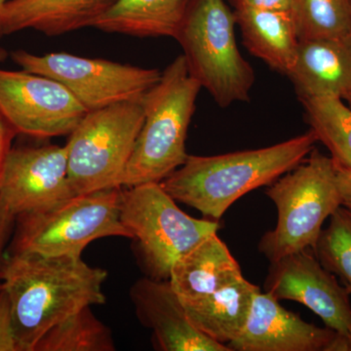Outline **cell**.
<instances>
[{
    "label": "cell",
    "mask_w": 351,
    "mask_h": 351,
    "mask_svg": "<svg viewBox=\"0 0 351 351\" xmlns=\"http://www.w3.org/2000/svg\"><path fill=\"white\" fill-rule=\"evenodd\" d=\"M235 27L233 9L225 0H191L175 38L189 73L221 108L250 100L255 83L254 69L237 46Z\"/></svg>",
    "instance_id": "obj_5"
},
{
    "label": "cell",
    "mask_w": 351,
    "mask_h": 351,
    "mask_svg": "<svg viewBox=\"0 0 351 351\" xmlns=\"http://www.w3.org/2000/svg\"><path fill=\"white\" fill-rule=\"evenodd\" d=\"M144 117L143 99L87 112L66 144L69 179L76 195L121 188Z\"/></svg>",
    "instance_id": "obj_8"
},
{
    "label": "cell",
    "mask_w": 351,
    "mask_h": 351,
    "mask_svg": "<svg viewBox=\"0 0 351 351\" xmlns=\"http://www.w3.org/2000/svg\"><path fill=\"white\" fill-rule=\"evenodd\" d=\"M122 188L78 195L43 211L16 217L10 253L82 257L94 240L133 239L120 221Z\"/></svg>",
    "instance_id": "obj_6"
},
{
    "label": "cell",
    "mask_w": 351,
    "mask_h": 351,
    "mask_svg": "<svg viewBox=\"0 0 351 351\" xmlns=\"http://www.w3.org/2000/svg\"><path fill=\"white\" fill-rule=\"evenodd\" d=\"M265 195L277 209L276 228L265 233L258 245L269 263L314 250L325 221L341 206L336 166L331 157L316 149L272 182Z\"/></svg>",
    "instance_id": "obj_4"
},
{
    "label": "cell",
    "mask_w": 351,
    "mask_h": 351,
    "mask_svg": "<svg viewBox=\"0 0 351 351\" xmlns=\"http://www.w3.org/2000/svg\"><path fill=\"white\" fill-rule=\"evenodd\" d=\"M87 110L61 83L29 71L0 69V115L15 133L69 136Z\"/></svg>",
    "instance_id": "obj_10"
},
{
    "label": "cell",
    "mask_w": 351,
    "mask_h": 351,
    "mask_svg": "<svg viewBox=\"0 0 351 351\" xmlns=\"http://www.w3.org/2000/svg\"><path fill=\"white\" fill-rule=\"evenodd\" d=\"M348 351H351V339H350V343H348Z\"/></svg>",
    "instance_id": "obj_32"
},
{
    "label": "cell",
    "mask_w": 351,
    "mask_h": 351,
    "mask_svg": "<svg viewBox=\"0 0 351 351\" xmlns=\"http://www.w3.org/2000/svg\"><path fill=\"white\" fill-rule=\"evenodd\" d=\"M11 59L24 71L63 84L87 112L142 100L161 76L157 69L64 52L36 55L20 49L11 53Z\"/></svg>",
    "instance_id": "obj_9"
},
{
    "label": "cell",
    "mask_w": 351,
    "mask_h": 351,
    "mask_svg": "<svg viewBox=\"0 0 351 351\" xmlns=\"http://www.w3.org/2000/svg\"><path fill=\"white\" fill-rule=\"evenodd\" d=\"M232 351H348V343L328 327L307 323L258 290L248 319L228 345Z\"/></svg>",
    "instance_id": "obj_13"
},
{
    "label": "cell",
    "mask_w": 351,
    "mask_h": 351,
    "mask_svg": "<svg viewBox=\"0 0 351 351\" xmlns=\"http://www.w3.org/2000/svg\"><path fill=\"white\" fill-rule=\"evenodd\" d=\"M317 142L329 149L337 169L351 170V107L332 97L299 98Z\"/></svg>",
    "instance_id": "obj_21"
},
{
    "label": "cell",
    "mask_w": 351,
    "mask_h": 351,
    "mask_svg": "<svg viewBox=\"0 0 351 351\" xmlns=\"http://www.w3.org/2000/svg\"><path fill=\"white\" fill-rule=\"evenodd\" d=\"M241 267L218 232L203 239L173 265L169 282L182 306L242 278Z\"/></svg>",
    "instance_id": "obj_17"
},
{
    "label": "cell",
    "mask_w": 351,
    "mask_h": 351,
    "mask_svg": "<svg viewBox=\"0 0 351 351\" xmlns=\"http://www.w3.org/2000/svg\"><path fill=\"white\" fill-rule=\"evenodd\" d=\"M112 332L85 307L51 328L34 346V351H113Z\"/></svg>",
    "instance_id": "obj_22"
},
{
    "label": "cell",
    "mask_w": 351,
    "mask_h": 351,
    "mask_svg": "<svg viewBox=\"0 0 351 351\" xmlns=\"http://www.w3.org/2000/svg\"><path fill=\"white\" fill-rule=\"evenodd\" d=\"M293 0H230L233 8L249 7L263 10L291 11Z\"/></svg>",
    "instance_id": "obj_26"
},
{
    "label": "cell",
    "mask_w": 351,
    "mask_h": 351,
    "mask_svg": "<svg viewBox=\"0 0 351 351\" xmlns=\"http://www.w3.org/2000/svg\"><path fill=\"white\" fill-rule=\"evenodd\" d=\"M346 101H348V103L350 104V107H351V98L348 99V100Z\"/></svg>",
    "instance_id": "obj_33"
},
{
    "label": "cell",
    "mask_w": 351,
    "mask_h": 351,
    "mask_svg": "<svg viewBox=\"0 0 351 351\" xmlns=\"http://www.w3.org/2000/svg\"><path fill=\"white\" fill-rule=\"evenodd\" d=\"M337 182L341 205L351 209V170L337 169Z\"/></svg>",
    "instance_id": "obj_29"
},
{
    "label": "cell",
    "mask_w": 351,
    "mask_h": 351,
    "mask_svg": "<svg viewBox=\"0 0 351 351\" xmlns=\"http://www.w3.org/2000/svg\"><path fill=\"white\" fill-rule=\"evenodd\" d=\"M17 134L11 128L10 125L0 115V182L3 174L4 166H5L7 156L12 149L13 138Z\"/></svg>",
    "instance_id": "obj_28"
},
{
    "label": "cell",
    "mask_w": 351,
    "mask_h": 351,
    "mask_svg": "<svg viewBox=\"0 0 351 351\" xmlns=\"http://www.w3.org/2000/svg\"><path fill=\"white\" fill-rule=\"evenodd\" d=\"M7 1H8V0H0V8H1Z\"/></svg>",
    "instance_id": "obj_31"
},
{
    "label": "cell",
    "mask_w": 351,
    "mask_h": 351,
    "mask_svg": "<svg viewBox=\"0 0 351 351\" xmlns=\"http://www.w3.org/2000/svg\"><path fill=\"white\" fill-rule=\"evenodd\" d=\"M233 13L247 50L270 69L287 75L300 43L291 11L237 7Z\"/></svg>",
    "instance_id": "obj_18"
},
{
    "label": "cell",
    "mask_w": 351,
    "mask_h": 351,
    "mask_svg": "<svg viewBox=\"0 0 351 351\" xmlns=\"http://www.w3.org/2000/svg\"><path fill=\"white\" fill-rule=\"evenodd\" d=\"M0 351H19L14 335L10 301L2 287L0 289Z\"/></svg>",
    "instance_id": "obj_25"
},
{
    "label": "cell",
    "mask_w": 351,
    "mask_h": 351,
    "mask_svg": "<svg viewBox=\"0 0 351 351\" xmlns=\"http://www.w3.org/2000/svg\"><path fill=\"white\" fill-rule=\"evenodd\" d=\"M107 276L82 257L9 254L0 265V283L10 301L19 351H34L51 328L85 307L105 304Z\"/></svg>",
    "instance_id": "obj_1"
},
{
    "label": "cell",
    "mask_w": 351,
    "mask_h": 351,
    "mask_svg": "<svg viewBox=\"0 0 351 351\" xmlns=\"http://www.w3.org/2000/svg\"><path fill=\"white\" fill-rule=\"evenodd\" d=\"M191 0H117L92 27L136 38H176Z\"/></svg>",
    "instance_id": "obj_19"
},
{
    "label": "cell",
    "mask_w": 351,
    "mask_h": 351,
    "mask_svg": "<svg viewBox=\"0 0 351 351\" xmlns=\"http://www.w3.org/2000/svg\"><path fill=\"white\" fill-rule=\"evenodd\" d=\"M66 145L12 147L0 182V200L15 217L43 211L75 196Z\"/></svg>",
    "instance_id": "obj_12"
},
{
    "label": "cell",
    "mask_w": 351,
    "mask_h": 351,
    "mask_svg": "<svg viewBox=\"0 0 351 351\" xmlns=\"http://www.w3.org/2000/svg\"><path fill=\"white\" fill-rule=\"evenodd\" d=\"M2 286H1V283H0V289H1Z\"/></svg>",
    "instance_id": "obj_34"
},
{
    "label": "cell",
    "mask_w": 351,
    "mask_h": 351,
    "mask_svg": "<svg viewBox=\"0 0 351 351\" xmlns=\"http://www.w3.org/2000/svg\"><path fill=\"white\" fill-rule=\"evenodd\" d=\"M130 295L138 319L152 331L157 350L232 351L193 326L169 280L145 277L132 286Z\"/></svg>",
    "instance_id": "obj_14"
},
{
    "label": "cell",
    "mask_w": 351,
    "mask_h": 351,
    "mask_svg": "<svg viewBox=\"0 0 351 351\" xmlns=\"http://www.w3.org/2000/svg\"><path fill=\"white\" fill-rule=\"evenodd\" d=\"M125 189L120 221L137 241L147 277L169 280L174 263L219 230L218 221L193 218L182 211L160 182Z\"/></svg>",
    "instance_id": "obj_7"
},
{
    "label": "cell",
    "mask_w": 351,
    "mask_h": 351,
    "mask_svg": "<svg viewBox=\"0 0 351 351\" xmlns=\"http://www.w3.org/2000/svg\"><path fill=\"white\" fill-rule=\"evenodd\" d=\"M329 219L313 252L351 295V209L341 205Z\"/></svg>",
    "instance_id": "obj_24"
},
{
    "label": "cell",
    "mask_w": 351,
    "mask_h": 351,
    "mask_svg": "<svg viewBox=\"0 0 351 351\" xmlns=\"http://www.w3.org/2000/svg\"><path fill=\"white\" fill-rule=\"evenodd\" d=\"M8 52L4 48L0 47V63L5 61L7 58H8Z\"/></svg>",
    "instance_id": "obj_30"
},
{
    "label": "cell",
    "mask_w": 351,
    "mask_h": 351,
    "mask_svg": "<svg viewBox=\"0 0 351 351\" xmlns=\"http://www.w3.org/2000/svg\"><path fill=\"white\" fill-rule=\"evenodd\" d=\"M298 98H351V34L300 41L287 75Z\"/></svg>",
    "instance_id": "obj_15"
},
{
    "label": "cell",
    "mask_w": 351,
    "mask_h": 351,
    "mask_svg": "<svg viewBox=\"0 0 351 351\" xmlns=\"http://www.w3.org/2000/svg\"><path fill=\"white\" fill-rule=\"evenodd\" d=\"M16 217L14 216L5 205L0 200V265L3 261V253L7 241L10 239L11 233L15 228Z\"/></svg>",
    "instance_id": "obj_27"
},
{
    "label": "cell",
    "mask_w": 351,
    "mask_h": 351,
    "mask_svg": "<svg viewBox=\"0 0 351 351\" xmlns=\"http://www.w3.org/2000/svg\"><path fill=\"white\" fill-rule=\"evenodd\" d=\"M265 290L278 301L304 304L322 319L325 326L350 343V294L311 249L270 263Z\"/></svg>",
    "instance_id": "obj_11"
},
{
    "label": "cell",
    "mask_w": 351,
    "mask_h": 351,
    "mask_svg": "<svg viewBox=\"0 0 351 351\" xmlns=\"http://www.w3.org/2000/svg\"><path fill=\"white\" fill-rule=\"evenodd\" d=\"M202 89L182 55L161 73L143 98L144 123L120 179L121 188L161 182L186 162V142Z\"/></svg>",
    "instance_id": "obj_3"
},
{
    "label": "cell",
    "mask_w": 351,
    "mask_h": 351,
    "mask_svg": "<svg viewBox=\"0 0 351 351\" xmlns=\"http://www.w3.org/2000/svg\"><path fill=\"white\" fill-rule=\"evenodd\" d=\"M316 143L317 138L309 130L263 149L212 156H189L160 184L173 199L219 221L240 197L270 186L294 169L315 149Z\"/></svg>",
    "instance_id": "obj_2"
},
{
    "label": "cell",
    "mask_w": 351,
    "mask_h": 351,
    "mask_svg": "<svg viewBox=\"0 0 351 351\" xmlns=\"http://www.w3.org/2000/svg\"><path fill=\"white\" fill-rule=\"evenodd\" d=\"M291 13L299 41L351 34V0H293Z\"/></svg>",
    "instance_id": "obj_23"
},
{
    "label": "cell",
    "mask_w": 351,
    "mask_h": 351,
    "mask_svg": "<svg viewBox=\"0 0 351 351\" xmlns=\"http://www.w3.org/2000/svg\"><path fill=\"white\" fill-rule=\"evenodd\" d=\"M258 286L244 277L184 306L189 319L208 338L228 346L243 329Z\"/></svg>",
    "instance_id": "obj_20"
},
{
    "label": "cell",
    "mask_w": 351,
    "mask_h": 351,
    "mask_svg": "<svg viewBox=\"0 0 351 351\" xmlns=\"http://www.w3.org/2000/svg\"><path fill=\"white\" fill-rule=\"evenodd\" d=\"M117 0H8L0 8V38L25 29L48 36L85 27L112 8Z\"/></svg>",
    "instance_id": "obj_16"
}]
</instances>
